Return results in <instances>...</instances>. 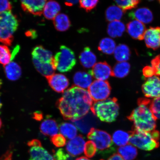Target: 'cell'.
<instances>
[{"label":"cell","instance_id":"obj_20","mask_svg":"<svg viewBox=\"0 0 160 160\" xmlns=\"http://www.w3.org/2000/svg\"><path fill=\"white\" fill-rule=\"evenodd\" d=\"M73 80L77 87L82 89H87L88 88L92 83V77L89 72L78 71L75 74Z\"/></svg>","mask_w":160,"mask_h":160},{"label":"cell","instance_id":"obj_24","mask_svg":"<svg viewBox=\"0 0 160 160\" xmlns=\"http://www.w3.org/2000/svg\"><path fill=\"white\" fill-rule=\"evenodd\" d=\"M5 72L7 78L11 81L18 79L22 74L21 67L17 63L12 62L5 66Z\"/></svg>","mask_w":160,"mask_h":160},{"label":"cell","instance_id":"obj_49","mask_svg":"<svg viewBox=\"0 0 160 160\" xmlns=\"http://www.w3.org/2000/svg\"><path fill=\"white\" fill-rule=\"evenodd\" d=\"M156 75L160 76V60L156 69Z\"/></svg>","mask_w":160,"mask_h":160},{"label":"cell","instance_id":"obj_36","mask_svg":"<svg viewBox=\"0 0 160 160\" xmlns=\"http://www.w3.org/2000/svg\"><path fill=\"white\" fill-rule=\"evenodd\" d=\"M119 7L126 12L137 7L141 0H114Z\"/></svg>","mask_w":160,"mask_h":160},{"label":"cell","instance_id":"obj_52","mask_svg":"<svg viewBox=\"0 0 160 160\" xmlns=\"http://www.w3.org/2000/svg\"><path fill=\"white\" fill-rule=\"evenodd\" d=\"M2 126V121L1 119L0 118V129L1 128Z\"/></svg>","mask_w":160,"mask_h":160},{"label":"cell","instance_id":"obj_7","mask_svg":"<svg viewBox=\"0 0 160 160\" xmlns=\"http://www.w3.org/2000/svg\"><path fill=\"white\" fill-rule=\"evenodd\" d=\"M87 138L95 144L97 148L100 151H105L113 145L111 136L108 133L95 128L90 130Z\"/></svg>","mask_w":160,"mask_h":160},{"label":"cell","instance_id":"obj_13","mask_svg":"<svg viewBox=\"0 0 160 160\" xmlns=\"http://www.w3.org/2000/svg\"><path fill=\"white\" fill-rule=\"evenodd\" d=\"M24 11L36 16H41L47 0H20Z\"/></svg>","mask_w":160,"mask_h":160},{"label":"cell","instance_id":"obj_4","mask_svg":"<svg viewBox=\"0 0 160 160\" xmlns=\"http://www.w3.org/2000/svg\"><path fill=\"white\" fill-rule=\"evenodd\" d=\"M130 133L129 142L140 149L151 151L159 146L160 135L158 131L143 132L133 129Z\"/></svg>","mask_w":160,"mask_h":160},{"label":"cell","instance_id":"obj_9","mask_svg":"<svg viewBox=\"0 0 160 160\" xmlns=\"http://www.w3.org/2000/svg\"><path fill=\"white\" fill-rule=\"evenodd\" d=\"M142 91L148 98L160 97V78L157 75L147 78L142 86Z\"/></svg>","mask_w":160,"mask_h":160},{"label":"cell","instance_id":"obj_40","mask_svg":"<svg viewBox=\"0 0 160 160\" xmlns=\"http://www.w3.org/2000/svg\"><path fill=\"white\" fill-rule=\"evenodd\" d=\"M51 141L56 147H63L66 144V139L64 136L61 134H57L52 137Z\"/></svg>","mask_w":160,"mask_h":160},{"label":"cell","instance_id":"obj_43","mask_svg":"<svg viewBox=\"0 0 160 160\" xmlns=\"http://www.w3.org/2000/svg\"><path fill=\"white\" fill-rule=\"evenodd\" d=\"M143 74L144 77L148 78L156 75L155 70L151 66H146L143 69Z\"/></svg>","mask_w":160,"mask_h":160},{"label":"cell","instance_id":"obj_17","mask_svg":"<svg viewBox=\"0 0 160 160\" xmlns=\"http://www.w3.org/2000/svg\"><path fill=\"white\" fill-rule=\"evenodd\" d=\"M32 60L43 63H53L52 53L42 46H37L34 48L32 52Z\"/></svg>","mask_w":160,"mask_h":160},{"label":"cell","instance_id":"obj_50","mask_svg":"<svg viewBox=\"0 0 160 160\" xmlns=\"http://www.w3.org/2000/svg\"><path fill=\"white\" fill-rule=\"evenodd\" d=\"M75 160H91L85 157H81L78 158H77Z\"/></svg>","mask_w":160,"mask_h":160},{"label":"cell","instance_id":"obj_55","mask_svg":"<svg viewBox=\"0 0 160 160\" xmlns=\"http://www.w3.org/2000/svg\"></svg>","mask_w":160,"mask_h":160},{"label":"cell","instance_id":"obj_18","mask_svg":"<svg viewBox=\"0 0 160 160\" xmlns=\"http://www.w3.org/2000/svg\"><path fill=\"white\" fill-rule=\"evenodd\" d=\"M130 18L141 22L148 24L153 21V15L152 12L146 8H140L129 14Z\"/></svg>","mask_w":160,"mask_h":160},{"label":"cell","instance_id":"obj_32","mask_svg":"<svg viewBox=\"0 0 160 160\" xmlns=\"http://www.w3.org/2000/svg\"><path fill=\"white\" fill-rule=\"evenodd\" d=\"M124 12L119 7L115 5L111 6L106 11V18L109 22L119 21L122 18Z\"/></svg>","mask_w":160,"mask_h":160},{"label":"cell","instance_id":"obj_34","mask_svg":"<svg viewBox=\"0 0 160 160\" xmlns=\"http://www.w3.org/2000/svg\"><path fill=\"white\" fill-rule=\"evenodd\" d=\"M130 137V132L122 130H117L113 134L112 140L115 144L122 147L127 145L129 142Z\"/></svg>","mask_w":160,"mask_h":160},{"label":"cell","instance_id":"obj_8","mask_svg":"<svg viewBox=\"0 0 160 160\" xmlns=\"http://www.w3.org/2000/svg\"><path fill=\"white\" fill-rule=\"evenodd\" d=\"M111 88L107 81L96 80L88 88V91L93 101L98 102L107 99L111 94Z\"/></svg>","mask_w":160,"mask_h":160},{"label":"cell","instance_id":"obj_42","mask_svg":"<svg viewBox=\"0 0 160 160\" xmlns=\"http://www.w3.org/2000/svg\"><path fill=\"white\" fill-rule=\"evenodd\" d=\"M69 157V154L66 153L63 149L58 150L54 155L56 160H68Z\"/></svg>","mask_w":160,"mask_h":160},{"label":"cell","instance_id":"obj_37","mask_svg":"<svg viewBox=\"0 0 160 160\" xmlns=\"http://www.w3.org/2000/svg\"><path fill=\"white\" fill-rule=\"evenodd\" d=\"M84 151L86 157L92 158L95 155L97 152V148L92 141H89L86 142Z\"/></svg>","mask_w":160,"mask_h":160},{"label":"cell","instance_id":"obj_11","mask_svg":"<svg viewBox=\"0 0 160 160\" xmlns=\"http://www.w3.org/2000/svg\"><path fill=\"white\" fill-rule=\"evenodd\" d=\"M46 78L50 87L57 92H63L69 85L68 79L61 74H53Z\"/></svg>","mask_w":160,"mask_h":160},{"label":"cell","instance_id":"obj_46","mask_svg":"<svg viewBox=\"0 0 160 160\" xmlns=\"http://www.w3.org/2000/svg\"><path fill=\"white\" fill-rule=\"evenodd\" d=\"M43 116L42 114L39 112H36L34 113L33 118L38 121H41L43 119Z\"/></svg>","mask_w":160,"mask_h":160},{"label":"cell","instance_id":"obj_27","mask_svg":"<svg viewBox=\"0 0 160 160\" xmlns=\"http://www.w3.org/2000/svg\"><path fill=\"white\" fill-rule=\"evenodd\" d=\"M118 152L125 160H133L138 155L137 148L131 144H127L119 147Z\"/></svg>","mask_w":160,"mask_h":160},{"label":"cell","instance_id":"obj_16","mask_svg":"<svg viewBox=\"0 0 160 160\" xmlns=\"http://www.w3.org/2000/svg\"><path fill=\"white\" fill-rule=\"evenodd\" d=\"M127 30L128 33L132 38L141 41L144 39L147 29L144 23L135 20L127 24Z\"/></svg>","mask_w":160,"mask_h":160},{"label":"cell","instance_id":"obj_12","mask_svg":"<svg viewBox=\"0 0 160 160\" xmlns=\"http://www.w3.org/2000/svg\"><path fill=\"white\" fill-rule=\"evenodd\" d=\"M81 132L88 133L90 130L97 125L98 121L92 113H88L83 117L72 122Z\"/></svg>","mask_w":160,"mask_h":160},{"label":"cell","instance_id":"obj_29","mask_svg":"<svg viewBox=\"0 0 160 160\" xmlns=\"http://www.w3.org/2000/svg\"><path fill=\"white\" fill-rule=\"evenodd\" d=\"M36 69L45 77L53 74L56 69L53 63H43L32 60Z\"/></svg>","mask_w":160,"mask_h":160},{"label":"cell","instance_id":"obj_1","mask_svg":"<svg viewBox=\"0 0 160 160\" xmlns=\"http://www.w3.org/2000/svg\"><path fill=\"white\" fill-rule=\"evenodd\" d=\"M93 104L88 91L73 86L64 92L57 106L63 118L72 122L88 113Z\"/></svg>","mask_w":160,"mask_h":160},{"label":"cell","instance_id":"obj_38","mask_svg":"<svg viewBox=\"0 0 160 160\" xmlns=\"http://www.w3.org/2000/svg\"><path fill=\"white\" fill-rule=\"evenodd\" d=\"M79 1L80 7L88 12L95 8L99 0H79Z\"/></svg>","mask_w":160,"mask_h":160},{"label":"cell","instance_id":"obj_45","mask_svg":"<svg viewBox=\"0 0 160 160\" xmlns=\"http://www.w3.org/2000/svg\"><path fill=\"white\" fill-rule=\"evenodd\" d=\"M28 145L30 146H33V147H41V144L39 140L34 139L32 140L28 143Z\"/></svg>","mask_w":160,"mask_h":160},{"label":"cell","instance_id":"obj_51","mask_svg":"<svg viewBox=\"0 0 160 160\" xmlns=\"http://www.w3.org/2000/svg\"><path fill=\"white\" fill-rule=\"evenodd\" d=\"M2 104L1 99H0V113H1V110L2 108Z\"/></svg>","mask_w":160,"mask_h":160},{"label":"cell","instance_id":"obj_23","mask_svg":"<svg viewBox=\"0 0 160 160\" xmlns=\"http://www.w3.org/2000/svg\"><path fill=\"white\" fill-rule=\"evenodd\" d=\"M30 160H54L47 150L41 147H33L29 150Z\"/></svg>","mask_w":160,"mask_h":160},{"label":"cell","instance_id":"obj_33","mask_svg":"<svg viewBox=\"0 0 160 160\" xmlns=\"http://www.w3.org/2000/svg\"><path fill=\"white\" fill-rule=\"evenodd\" d=\"M59 131L64 137L71 139L75 138L78 132V130L75 126L67 122L61 124L59 126Z\"/></svg>","mask_w":160,"mask_h":160},{"label":"cell","instance_id":"obj_26","mask_svg":"<svg viewBox=\"0 0 160 160\" xmlns=\"http://www.w3.org/2000/svg\"><path fill=\"white\" fill-rule=\"evenodd\" d=\"M125 30V25L122 22L114 21L108 25L107 32L110 37L115 38L121 37Z\"/></svg>","mask_w":160,"mask_h":160},{"label":"cell","instance_id":"obj_2","mask_svg":"<svg viewBox=\"0 0 160 160\" xmlns=\"http://www.w3.org/2000/svg\"><path fill=\"white\" fill-rule=\"evenodd\" d=\"M151 102L147 99H139L138 107L128 117V119L133 122V130L143 132H151L155 130L157 119L150 108Z\"/></svg>","mask_w":160,"mask_h":160},{"label":"cell","instance_id":"obj_22","mask_svg":"<svg viewBox=\"0 0 160 160\" xmlns=\"http://www.w3.org/2000/svg\"><path fill=\"white\" fill-rule=\"evenodd\" d=\"M61 9V6L58 3L55 1L50 0L46 3L43 13L46 19L54 20L59 14Z\"/></svg>","mask_w":160,"mask_h":160},{"label":"cell","instance_id":"obj_6","mask_svg":"<svg viewBox=\"0 0 160 160\" xmlns=\"http://www.w3.org/2000/svg\"><path fill=\"white\" fill-rule=\"evenodd\" d=\"M77 63L73 51L65 45H61L60 51L53 57V63L56 70L61 72L71 71Z\"/></svg>","mask_w":160,"mask_h":160},{"label":"cell","instance_id":"obj_19","mask_svg":"<svg viewBox=\"0 0 160 160\" xmlns=\"http://www.w3.org/2000/svg\"><path fill=\"white\" fill-rule=\"evenodd\" d=\"M79 59L81 64L86 68L93 67L97 62V57L89 47H86L80 54Z\"/></svg>","mask_w":160,"mask_h":160},{"label":"cell","instance_id":"obj_31","mask_svg":"<svg viewBox=\"0 0 160 160\" xmlns=\"http://www.w3.org/2000/svg\"><path fill=\"white\" fill-rule=\"evenodd\" d=\"M98 49L106 54L111 55L114 52L116 43L113 39L109 38H104L100 41Z\"/></svg>","mask_w":160,"mask_h":160},{"label":"cell","instance_id":"obj_35","mask_svg":"<svg viewBox=\"0 0 160 160\" xmlns=\"http://www.w3.org/2000/svg\"><path fill=\"white\" fill-rule=\"evenodd\" d=\"M12 59V56L8 47L5 45H0V64L7 65Z\"/></svg>","mask_w":160,"mask_h":160},{"label":"cell","instance_id":"obj_48","mask_svg":"<svg viewBox=\"0 0 160 160\" xmlns=\"http://www.w3.org/2000/svg\"><path fill=\"white\" fill-rule=\"evenodd\" d=\"M27 33L31 34L29 35V37H32V38H35L36 36V32L35 31H29L27 32Z\"/></svg>","mask_w":160,"mask_h":160},{"label":"cell","instance_id":"obj_54","mask_svg":"<svg viewBox=\"0 0 160 160\" xmlns=\"http://www.w3.org/2000/svg\"><path fill=\"white\" fill-rule=\"evenodd\" d=\"M159 2V3H160V0H158Z\"/></svg>","mask_w":160,"mask_h":160},{"label":"cell","instance_id":"obj_41","mask_svg":"<svg viewBox=\"0 0 160 160\" xmlns=\"http://www.w3.org/2000/svg\"><path fill=\"white\" fill-rule=\"evenodd\" d=\"M12 6L9 0H0V13L11 11Z\"/></svg>","mask_w":160,"mask_h":160},{"label":"cell","instance_id":"obj_5","mask_svg":"<svg viewBox=\"0 0 160 160\" xmlns=\"http://www.w3.org/2000/svg\"><path fill=\"white\" fill-rule=\"evenodd\" d=\"M19 26V21L11 11L0 13V42L6 45L11 46L13 35Z\"/></svg>","mask_w":160,"mask_h":160},{"label":"cell","instance_id":"obj_3","mask_svg":"<svg viewBox=\"0 0 160 160\" xmlns=\"http://www.w3.org/2000/svg\"><path fill=\"white\" fill-rule=\"evenodd\" d=\"M92 112L102 122H114L119 114V107L116 98L95 102L91 108Z\"/></svg>","mask_w":160,"mask_h":160},{"label":"cell","instance_id":"obj_39","mask_svg":"<svg viewBox=\"0 0 160 160\" xmlns=\"http://www.w3.org/2000/svg\"><path fill=\"white\" fill-rule=\"evenodd\" d=\"M150 108L156 119H160V97L151 101Z\"/></svg>","mask_w":160,"mask_h":160},{"label":"cell","instance_id":"obj_47","mask_svg":"<svg viewBox=\"0 0 160 160\" xmlns=\"http://www.w3.org/2000/svg\"><path fill=\"white\" fill-rule=\"evenodd\" d=\"M65 3L68 6H72L77 4L79 0H65Z\"/></svg>","mask_w":160,"mask_h":160},{"label":"cell","instance_id":"obj_14","mask_svg":"<svg viewBox=\"0 0 160 160\" xmlns=\"http://www.w3.org/2000/svg\"><path fill=\"white\" fill-rule=\"evenodd\" d=\"M144 39L149 48L157 50L160 47V27H150L146 31Z\"/></svg>","mask_w":160,"mask_h":160},{"label":"cell","instance_id":"obj_44","mask_svg":"<svg viewBox=\"0 0 160 160\" xmlns=\"http://www.w3.org/2000/svg\"><path fill=\"white\" fill-rule=\"evenodd\" d=\"M107 160H125L119 153H114L111 155Z\"/></svg>","mask_w":160,"mask_h":160},{"label":"cell","instance_id":"obj_10","mask_svg":"<svg viewBox=\"0 0 160 160\" xmlns=\"http://www.w3.org/2000/svg\"><path fill=\"white\" fill-rule=\"evenodd\" d=\"M89 73L97 80L105 81L112 76V70L106 62H99L95 64Z\"/></svg>","mask_w":160,"mask_h":160},{"label":"cell","instance_id":"obj_28","mask_svg":"<svg viewBox=\"0 0 160 160\" xmlns=\"http://www.w3.org/2000/svg\"><path fill=\"white\" fill-rule=\"evenodd\" d=\"M131 66L127 62H119L116 63L112 70V76L119 78H125L129 73Z\"/></svg>","mask_w":160,"mask_h":160},{"label":"cell","instance_id":"obj_25","mask_svg":"<svg viewBox=\"0 0 160 160\" xmlns=\"http://www.w3.org/2000/svg\"><path fill=\"white\" fill-rule=\"evenodd\" d=\"M54 25L56 29L60 32H64L71 27L69 17L64 13H60L53 20Z\"/></svg>","mask_w":160,"mask_h":160},{"label":"cell","instance_id":"obj_30","mask_svg":"<svg viewBox=\"0 0 160 160\" xmlns=\"http://www.w3.org/2000/svg\"><path fill=\"white\" fill-rule=\"evenodd\" d=\"M114 53L115 59L119 62L127 61L131 54L129 48L125 44H120L117 46Z\"/></svg>","mask_w":160,"mask_h":160},{"label":"cell","instance_id":"obj_53","mask_svg":"<svg viewBox=\"0 0 160 160\" xmlns=\"http://www.w3.org/2000/svg\"><path fill=\"white\" fill-rule=\"evenodd\" d=\"M148 1H153V0H148Z\"/></svg>","mask_w":160,"mask_h":160},{"label":"cell","instance_id":"obj_15","mask_svg":"<svg viewBox=\"0 0 160 160\" xmlns=\"http://www.w3.org/2000/svg\"><path fill=\"white\" fill-rule=\"evenodd\" d=\"M85 141L82 136L79 135L70 140L66 146V150L72 157L81 155L84 151Z\"/></svg>","mask_w":160,"mask_h":160},{"label":"cell","instance_id":"obj_21","mask_svg":"<svg viewBox=\"0 0 160 160\" xmlns=\"http://www.w3.org/2000/svg\"><path fill=\"white\" fill-rule=\"evenodd\" d=\"M40 129L44 135L51 137L57 135L59 131L57 122L52 119L44 120L40 125Z\"/></svg>","mask_w":160,"mask_h":160}]
</instances>
